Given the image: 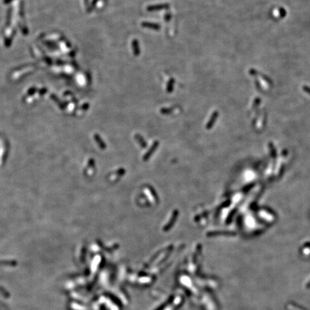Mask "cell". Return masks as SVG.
<instances>
[{
  "label": "cell",
  "mask_w": 310,
  "mask_h": 310,
  "mask_svg": "<svg viewBox=\"0 0 310 310\" xmlns=\"http://www.w3.org/2000/svg\"><path fill=\"white\" fill-rule=\"evenodd\" d=\"M169 8V4L167 3H162V4H152V5L148 6L146 7V10L149 12H155V11L162 10V9H167Z\"/></svg>",
  "instance_id": "obj_1"
},
{
  "label": "cell",
  "mask_w": 310,
  "mask_h": 310,
  "mask_svg": "<svg viewBox=\"0 0 310 310\" xmlns=\"http://www.w3.org/2000/svg\"><path fill=\"white\" fill-rule=\"evenodd\" d=\"M141 27H145V28L151 29V30L158 31L160 30L161 25L159 24L156 23V22H147V21H145V22H142L141 23Z\"/></svg>",
  "instance_id": "obj_2"
},
{
  "label": "cell",
  "mask_w": 310,
  "mask_h": 310,
  "mask_svg": "<svg viewBox=\"0 0 310 310\" xmlns=\"http://www.w3.org/2000/svg\"><path fill=\"white\" fill-rule=\"evenodd\" d=\"M131 48L133 50V53L135 56H139L141 53V49L139 46V42L137 39H134L131 42Z\"/></svg>",
  "instance_id": "obj_3"
},
{
  "label": "cell",
  "mask_w": 310,
  "mask_h": 310,
  "mask_svg": "<svg viewBox=\"0 0 310 310\" xmlns=\"http://www.w3.org/2000/svg\"><path fill=\"white\" fill-rule=\"evenodd\" d=\"M249 73H250V74L251 75V76H259L260 77H261L264 80V81H266V82L268 83V84H272L271 80L270 78L268 77V76H265V74H263V73H261V72H259V71H256V70L252 69V68H251L250 71H249Z\"/></svg>",
  "instance_id": "obj_4"
},
{
  "label": "cell",
  "mask_w": 310,
  "mask_h": 310,
  "mask_svg": "<svg viewBox=\"0 0 310 310\" xmlns=\"http://www.w3.org/2000/svg\"><path fill=\"white\" fill-rule=\"evenodd\" d=\"M174 84H175V80H174V78H171L168 81L167 84V87H166V91H167L168 94H171V93H172V91H174Z\"/></svg>",
  "instance_id": "obj_5"
},
{
  "label": "cell",
  "mask_w": 310,
  "mask_h": 310,
  "mask_svg": "<svg viewBox=\"0 0 310 310\" xmlns=\"http://www.w3.org/2000/svg\"><path fill=\"white\" fill-rule=\"evenodd\" d=\"M218 111H215L214 113H213V114H212V116L211 118H210V121H209V122L208 123V124H207V128L208 129H210V127H212V126L213 125V124L215 123V120H216L217 117H218Z\"/></svg>",
  "instance_id": "obj_6"
},
{
  "label": "cell",
  "mask_w": 310,
  "mask_h": 310,
  "mask_svg": "<svg viewBox=\"0 0 310 310\" xmlns=\"http://www.w3.org/2000/svg\"><path fill=\"white\" fill-rule=\"evenodd\" d=\"M172 111H173V109H172V108H163V109H161L160 110V112L161 114H166L171 113Z\"/></svg>",
  "instance_id": "obj_7"
},
{
  "label": "cell",
  "mask_w": 310,
  "mask_h": 310,
  "mask_svg": "<svg viewBox=\"0 0 310 310\" xmlns=\"http://www.w3.org/2000/svg\"><path fill=\"white\" fill-rule=\"evenodd\" d=\"M164 19L166 22H169V21H170L171 19H172V14L169 12L166 13L164 16Z\"/></svg>",
  "instance_id": "obj_8"
},
{
  "label": "cell",
  "mask_w": 310,
  "mask_h": 310,
  "mask_svg": "<svg viewBox=\"0 0 310 310\" xmlns=\"http://www.w3.org/2000/svg\"><path fill=\"white\" fill-rule=\"evenodd\" d=\"M302 89L304 90V91L305 93H306V94H308L309 95H310V87H309V86H303Z\"/></svg>",
  "instance_id": "obj_9"
}]
</instances>
